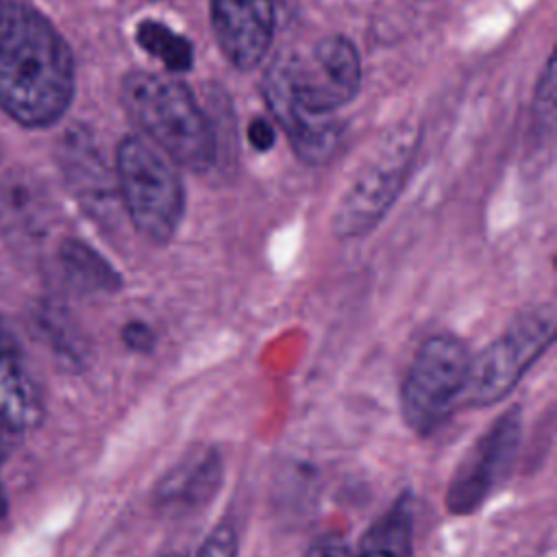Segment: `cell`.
<instances>
[{
  "label": "cell",
  "mask_w": 557,
  "mask_h": 557,
  "mask_svg": "<svg viewBox=\"0 0 557 557\" xmlns=\"http://www.w3.org/2000/svg\"><path fill=\"white\" fill-rule=\"evenodd\" d=\"M361 85V57L344 35H329L311 54L285 50L268 65L261 91L294 152L309 165L326 163L339 148L342 124L335 111Z\"/></svg>",
  "instance_id": "obj_1"
},
{
  "label": "cell",
  "mask_w": 557,
  "mask_h": 557,
  "mask_svg": "<svg viewBox=\"0 0 557 557\" xmlns=\"http://www.w3.org/2000/svg\"><path fill=\"white\" fill-rule=\"evenodd\" d=\"M74 94L72 52L30 4L0 0V109L24 126H48Z\"/></svg>",
  "instance_id": "obj_2"
},
{
  "label": "cell",
  "mask_w": 557,
  "mask_h": 557,
  "mask_svg": "<svg viewBox=\"0 0 557 557\" xmlns=\"http://www.w3.org/2000/svg\"><path fill=\"white\" fill-rule=\"evenodd\" d=\"M122 104L165 157L196 172L211 168L213 131L183 81L157 72H131L122 81Z\"/></svg>",
  "instance_id": "obj_3"
},
{
  "label": "cell",
  "mask_w": 557,
  "mask_h": 557,
  "mask_svg": "<svg viewBox=\"0 0 557 557\" xmlns=\"http://www.w3.org/2000/svg\"><path fill=\"white\" fill-rule=\"evenodd\" d=\"M115 176L135 228L152 242H168L185 211L183 183L168 159L146 139L131 135L117 148Z\"/></svg>",
  "instance_id": "obj_4"
},
{
  "label": "cell",
  "mask_w": 557,
  "mask_h": 557,
  "mask_svg": "<svg viewBox=\"0 0 557 557\" xmlns=\"http://www.w3.org/2000/svg\"><path fill=\"white\" fill-rule=\"evenodd\" d=\"M470 352L448 333L424 339L400 385V413L420 437L433 435L461 403Z\"/></svg>",
  "instance_id": "obj_5"
},
{
  "label": "cell",
  "mask_w": 557,
  "mask_h": 557,
  "mask_svg": "<svg viewBox=\"0 0 557 557\" xmlns=\"http://www.w3.org/2000/svg\"><path fill=\"white\" fill-rule=\"evenodd\" d=\"M555 309L533 307L520 313L503 335L470 357L461 403L487 407L503 400L524 372L550 348L555 339Z\"/></svg>",
  "instance_id": "obj_6"
},
{
  "label": "cell",
  "mask_w": 557,
  "mask_h": 557,
  "mask_svg": "<svg viewBox=\"0 0 557 557\" xmlns=\"http://www.w3.org/2000/svg\"><path fill=\"white\" fill-rule=\"evenodd\" d=\"M418 144V128L405 124L383 139L352 178L333 213L337 237H359L385 218L411 172Z\"/></svg>",
  "instance_id": "obj_7"
},
{
  "label": "cell",
  "mask_w": 557,
  "mask_h": 557,
  "mask_svg": "<svg viewBox=\"0 0 557 557\" xmlns=\"http://www.w3.org/2000/svg\"><path fill=\"white\" fill-rule=\"evenodd\" d=\"M520 442L522 413L511 407L490 424L455 468L446 487V509L455 516L476 511L513 468Z\"/></svg>",
  "instance_id": "obj_8"
},
{
  "label": "cell",
  "mask_w": 557,
  "mask_h": 557,
  "mask_svg": "<svg viewBox=\"0 0 557 557\" xmlns=\"http://www.w3.org/2000/svg\"><path fill=\"white\" fill-rule=\"evenodd\" d=\"M272 0H211V26L224 57L239 70L257 67L274 37Z\"/></svg>",
  "instance_id": "obj_9"
},
{
  "label": "cell",
  "mask_w": 557,
  "mask_h": 557,
  "mask_svg": "<svg viewBox=\"0 0 557 557\" xmlns=\"http://www.w3.org/2000/svg\"><path fill=\"white\" fill-rule=\"evenodd\" d=\"M59 163L67 187L94 218L104 220L113 213V183L98 144L85 128H70L59 141Z\"/></svg>",
  "instance_id": "obj_10"
},
{
  "label": "cell",
  "mask_w": 557,
  "mask_h": 557,
  "mask_svg": "<svg viewBox=\"0 0 557 557\" xmlns=\"http://www.w3.org/2000/svg\"><path fill=\"white\" fill-rule=\"evenodd\" d=\"M222 479V455L215 448L194 450L161 476L154 487V505L172 513L200 509L218 494Z\"/></svg>",
  "instance_id": "obj_11"
},
{
  "label": "cell",
  "mask_w": 557,
  "mask_h": 557,
  "mask_svg": "<svg viewBox=\"0 0 557 557\" xmlns=\"http://www.w3.org/2000/svg\"><path fill=\"white\" fill-rule=\"evenodd\" d=\"M44 418L39 387L15 350L0 352V422L13 431H30Z\"/></svg>",
  "instance_id": "obj_12"
},
{
  "label": "cell",
  "mask_w": 557,
  "mask_h": 557,
  "mask_svg": "<svg viewBox=\"0 0 557 557\" xmlns=\"http://www.w3.org/2000/svg\"><path fill=\"white\" fill-rule=\"evenodd\" d=\"M352 557H413V511L409 494L370 524L361 535Z\"/></svg>",
  "instance_id": "obj_13"
},
{
  "label": "cell",
  "mask_w": 557,
  "mask_h": 557,
  "mask_svg": "<svg viewBox=\"0 0 557 557\" xmlns=\"http://www.w3.org/2000/svg\"><path fill=\"white\" fill-rule=\"evenodd\" d=\"M59 268L65 281L78 292H115L120 287L117 272L78 239H65L61 244Z\"/></svg>",
  "instance_id": "obj_14"
},
{
  "label": "cell",
  "mask_w": 557,
  "mask_h": 557,
  "mask_svg": "<svg viewBox=\"0 0 557 557\" xmlns=\"http://www.w3.org/2000/svg\"><path fill=\"white\" fill-rule=\"evenodd\" d=\"M46 198L28 178L4 176L0 181V222L11 231H35L46 218Z\"/></svg>",
  "instance_id": "obj_15"
},
{
  "label": "cell",
  "mask_w": 557,
  "mask_h": 557,
  "mask_svg": "<svg viewBox=\"0 0 557 557\" xmlns=\"http://www.w3.org/2000/svg\"><path fill=\"white\" fill-rule=\"evenodd\" d=\"M137 44L154 59L163 63V67L172 74H181L191 70L194 65V46L187 37L168 28L161 22L144 20L135 30Z\"/></svg>",
  "instance_id": "obj_16"
},
{
  "label": "cell",
  "mask_w": 557,
  "mask_h": 557,
  "mask_svg": "<svg viewBox=\"0 0 557 557\" xmlns=\"http://www.w3.org/2000/svg\"><path fill=\"white\" fill-rule=\"evenodd\" d=\"M37 326L44 339L52 346V350L72 363H81L85 357V344L78 329L65 315V311L54 307H44L37 313Z\"/></svg>",
  "instance_id": "obj_17"
},
{
  "label": "cell",
  "mask_w": 557,
  "mask_h": 557,
  "mask_svg": "<svg viewBox=\"0 0 557 557\" xmlns=\"http://www.w3.org/2000/svg\"><path fill=\"white\" fill-rule=\"evenodd\" d=\"M237 555H239L237 533L233 524L226 520H222L209 531V535L205 537V542L196 553V557H237Z\"/></svg>",
  "instance_id": "obj_18"
},
{
  "label": "cell",
  "mask_w": 557,
  "mask_h": 557,
  "mask_svg": "<svg viewBox=\"0 0 557 557\" xmlns=\"http://www.w3.org/2000/svg\"><path fill=\"white\" fill-rule=\"evenodd\" d=\"M535 117L540 120V124L546 122L548 128L553 126V117H555V61H553V57H548L544 72L540 76V83H537Z\"/></svg>",
  "instance_id": "obj_19"
},
{
  "label": "cell",
  "mask_w": 557,
  "mask_h": 557,
  "mask_svg": "<svg viewBox=\"0 0 557 557\" xmlns=\"http://www.w3.org/2000/svg\"><path fill=\"white\" fill-rule=\"evenodd\" d=\"M122 342L135 352H150L157 344V335L146 322L133 320L122 329Z\"/></svg>",
  "instance_id": "obj_20"
},
{
  "label": "cell",
  "mask_w": 557,
  "mask_h": 557,
  "mask_svg": "<svg viewBox=\"0 0 557 557\" xmlns=\"http://www.w3.org/2000/svg\"><path fill=\"white\" fill-rule=\"evenodd\" d=\"M305 557H352V550L342 537L324 535L309 546Z\"/></svg>",
  "instance_id": "obj_21"
},
{
  "label": "cell",
  "mask_w": 557,
  "mask_h": 557,
  "mask_svg": "<svg viewBox=\"0 0 557 557\" xmlns=\"http://www.w3.org/2000/svg\"><path fill=\"white\" fill-rule=\"evenodd\" d=\"M248 141H250V146H252L255 150L265 152V150H270V148L274 146V141H276V131H274V126H272L268 120L255 117V120L248 124Z\"/></svg>",
  "instance_id": "obj_22"
},
{
  "label": "cell",
  "mask_w": 557,
  "mask_h": 557,
  "mask_svg": "<svg viewBox=\"0 0 557 557\" xmlns=\"http://www.w3.org/2000/svg\"><path fill=\"white\" fill-rule=\"evenodd\" d=\"M4 350H15V344H13L11 335H9V331L0 322V352H4Z\"/></svg>",
  "instance_id": "obj_23"
},
{
  "label": "cell",
  "mask_w": 557,
  "mask_h": 557,
  "mask_svg": "<svg viewBox=\"0 0 557 557\" xmlns=\"http://www.w3.org/2000/svg\"><path fill=\"white\" fill-rule=\"evenodd\" d=\"M4 518H7V500H4V494L0 490V524L4 522Z\"/></svg>",
  "instance_id": "obj_24"
},
{
  "label": "cell",
  "mask_w": 557,
  "mask_h": 557,
  "mask_svg": "<svg viewBox=\"0 0 557 557\" xmlns=\"http://www.w3.org/2000/svg\"><path fill=\"white\" fill-rule=\"evenodd\" d=\"M159 557H183V555H178V553H165V555H159Z\"/></svg>",
  "instance_id": "obj_25"
}]
</instances>
